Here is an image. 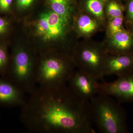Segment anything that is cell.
<instances>
[{"label": "cell", "instance_id": "obj_20", "mask_svg": "<svg viewBox=\"0 0 133 133\" xmlns=\"http://www.w3.org/2000/svg\"><path fill=\"white\" fill-rule=\"evenodd\" d=\"M14 0H0V13L8 14L11 13Z\"/></svg>", "mask_w": 133, "mask_h": 133}, {"label": "cell", "instance_id": "obj_13", "mask_svg": "<svg viewBox=\"0 0 133 133\" xmlns=\"http://www.w3.org/2000/svg\"><path fill=\"white\" fill-rule=\"evenodd\" d=\"M75 0H46V7L61 16L72 19L76 12Z\"/></svg>", "mask_w": 133, "mask_h": 133}, {"label": "cell", "instance_id": "obj_5", "mask_svg": "<svg viewBox=\"0 0 133 133\" xmlns=\"http://www.w3.org/2000/svg\"><path fill=\"white\" fill-rule=\"evenodd\" d=\"M116 99L98 94L90 101L93 122L102 133L128 132L125 112Z\"/></svg>", "mask_w": 133, "mask_h": 133}, {"label": "cell", "instance_id": "obj_19", "mask_svg": "<svg viewBox=\"0 0 133 133\" xmlns=\"http://www.w3.org/2000/svg\"><path fill=\"white\" fill-rule=\"evenodd\" d=\"M12 29V23L9 19L0 16V39L7 36Z\"/></svg>", "mask_w": 133, "mask_h": 133}, {"label": "cell", "instance_id": "obj_22", "mask_svg": "<svg viewBox=\"0 0 133 133\" xmlns=\"http://www.w3.org/2000/svg\"><path fill=\"white\" fill-rule=\"evenodd\" d=\"M131 33L133 36V25L132 26V27H131Z\"/></svg>", "mask_w": 133, "mask_h": 133}, {"label": "cell", "instance_id": "obj_18", "mask_svg": "<svg viewBox=\"0 0 133 133\" xmlns=\"http://www.w3.org/2000/svg\"><path fill=\"white\" fill-rule=\"evenodd\" d=\"M37 0H15V8L16 14L20 16L26 17L33 7Z\"/></svg>", "mask_w": 133, "mask_h": 133}, {"label": "cell", "instance_id": "obj_7", "mask_svg": "<svg viewBox=\"0 0 133 133\" xmlns=\"http://www.w3.org/2000/svg\"><path fill=\"white\" fill-rule=\"evenodd\" d=\"M99 92L113 97L121 103L133 101V72L118 77L116 80L99 84Z\"/></svg>", "mask_w": 133, "mask_h": 133}, {"label": "cell", "instance_id": "obj_17", "mask_svg": "<svg viewBox=\"0 0 133 133\" xmlns=\"http://www.w3.org/2000/svg\"><path fill=\"white\" fill-rule=\"evenodd\" d=\"M106 34L107 38L110 37L115 33L125 30L123 27L124 16L108 19Z\"/></svg>", "mask_w": 133, "mask_h": 133}, {"label": "cell", "instance_id": "obj_14", "mask_svg": "<svg viewBox=\"0 0 133 133\" xmlns=\"http://www.w3.org/2000/svg\"><path fill=\"white\" fill-rule=\"evenodd\" d=\"M108 0H85L84 11L97 19L102 24L106 16L105 9Z\"/></svg>", "mask_w": 133, "mask_h": 133}, {"label": "cell", "instance_id": "obj_21", "mask_svg": "<svg viewBox=\"0 0 133 133\" xmlns=\"http://www.w3.org/2000/svg\"><path fill=\"white\" fill-rule=\"evenodd\" d=\"M126 18L133 23V0H129L126 7Z\"/></svg>", "mask_w": 133, "mask_h": 133}, {"label": "cell", "instance_id": "obj_8", "mask_svg": "<svg viewBox=\"0 0 133 133\" xmlns=\"http://www.w3.org/2000/svg\"><path fill=\"white\" fill-rule=\"evenodd\" d=\"M98 81L88 73L77 69L70 78L67 85L79 97L90 101L99 92Z\"/></svg>", "mask_w": 133, "mask_h": 133}, {"label": "cell", "instance_id": "obj_3", "mask_svg": "<svg viewBox=\"0 0 133 133\" xmlns=\"http://www.w3.org/2000/svg\"><path fill=\"white\" fill-rule=\"evenodd\" d=\"M38 56V52L26 38L20 39L12 45L5 77L29 95L37 87L36 75Z\"/></svg>", "mask_w": 133, "mask_h": 133}, {"label": "cell", "instance_id": "obj_1", "mask_svg": "<svg viewBox=\"0 0 133 133\" xmlns=\"http://www.w3.org/2000/svg\"><path fill=\"white\" fill-rule=\"evenodd\" d=\"M21 108V121L29 132H95L90 101L79 97L67 84L37 87Z\"/></svg>", "mask_w": 133, "mask_h": 133}, {"label": "cell", "instance_id": "obj_2", "mask_svg": "<svg viewBox=\"0 0 133 133\" xmlns=\"http://www.w3.org/2000/svg\"><path fill=\"white\" fill-rule=\"evenodd\" d=\"M26 38L38 53L52 50L71 51L73 18L59 15L46 8L24 18Z\"/></svg>", "mask_w": 133, "mask_h": 133}, {"label": "cell", "instance_id": "obj_6", "mask_svg": "<svg viewBox=\"0 0 133 133\" xmlns=\"http://www.w3.org/2000/svg\"><path fill=\"white\" fill-rule=\"evenodd\" d=\"M86 39L75 43L72 48V57L76 68L103 81L104 66L108 55L105 43Z\"/></svg>", "mask_w": 133, "mask_h": 133}, {"label": "cell", "instance_id": "obj_12", "mask_svg": "<svg viewBox=\"0 0 133 133\" xmlns=\"http://www.w3.org/2000/svg\"><path fill=\"white\" fill-rule=\"evenodd\" d=\"M108 54L121 55L133 52V36L125 30L107 38L105 43Z\"/></svg>", "mask_w": 133, "mask_h": 133}, {"label": "cell", "instance_id": "obj_10", "mask_svg": "<svg viewBox=\"0 0 133 133\" xmlns=\"http://www.w3.org/2000/svg\"><path fill=\"white\" fill-rule=\"evenodd\" d=\"M132 72L133 52L117 55L108 54L104 66V76L119 77Z\"/></svg>", "mask_w": 133, "mask_h": 133}, {"label": "cell", "instance_id": "obj_15", "mask_svg": "<svg viewBox=\"0 0 133 133\" xmlns=\"http://www.w3.org/2000/svg\"><path fill=\"white\" fill-rule=\"evenodd\" d=\"M10 61V55L8 44L0 41V75L5 77L7 73Z\"/></svg>", "mask_w": 133, "mask_h": 133}, {"label": "cell", "instance_id": "obj_11", "mask_svg": "<svg viewBox=\"0 0 133 133\" xmlns=\"http://www.w3.org/2000/svg\"><path fill=\"white\" fill-rule=\"evenodd\" d=\"M72 19L73 31L76 36L86 39L98 32L102 24L94 17L85 12L76 11Z\"/></svg>", "mask_w": 133, "mask_h": 133}, {"label": "cell", "instance_id": "obj_16", "mask_svg": "<svg viewBox=\"0 0 133 133\" xmlns=\"http://www.w3.org/2000/svg\"><path fill=\"white\" fill-rule=\"evenodd\" d=\"M105 14L108 19L123 16L124 9L121 4L115 0H108L105 5Z\"/></svg>", "mask_w": 133, "mask_h": 133}, {"label": "cell", "instance_id": "obj_9", "mask_svg": "<svg viewBox=\"0 0 133 133\" xmlns=\"http://www.w3.org/2000/svg\"><path fill=\"white\" fill-rule=\"evenodd\" d=\"M25 94L6 78L0 77V105L21 107L27 99Z\"/></svg>", "mask_w": 133, "mask_h": 133}, {"label": "cell", "instance_id": "obj_4", "mask_svg": "<svg viewBox=\"0 0 133 133\" xmlns=\"http://www.w3.org/2000/svg\"><path fill=\"white\" fill-rule=\"evenodd\" d=\"M76 68L71 51L52 50L40 52L36 70L37 87H56L67 84Z\"/></svg>", "mask_w": 133, "mask_h": 133}]
</instances>
